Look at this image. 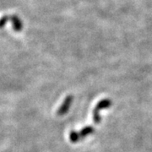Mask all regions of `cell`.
Returning <instances> with one entry per match:
<instances>
[{
    "label": "cell",
    "mask_w": 152,
    "mask_h": 152,
    "mask_svg": "<svg viewBox=\"0 0 152 152\" xmlns=\"http://www.w3.org/2000/svg\"><path fill=\"white\" fill-rule=\"evenodd\" d=\"M69 140L72 143H77L78 141H80V139L79 136V133L76 131H71L69 133Z\"/></svg>",
    "instance_id": "obj_5"
},
{
    "label": "cell",
    "mask_w": 152,
    "mask_h": 152,
    "mask_svg": "<svg viewBox=\"0 0 152 152\" xmlns=\"http://www.w3.org/2000/svg\"><path fill=\"white\" fill-rule=\"evenodd\" d=\"M10 20H12L15 30V31H20L22 29V23L20 20L16 16H10Z\"/></svg>",
    "instance_id": "obj_4"
},
{
    "label": "cell",
    "mask_w": 152,
    "mask_h": 152,
    "mask_svg": "<svg viewBox=\"0 0 152 152\" xmlns=\"http://www.w3.org/2000/svg\"><path fill=\"white\" fill-rule=\"evenodd\" d=\"M94 131H95V129H94V128H93L92 126H87V127L83 128L80 132H78L79 133V136H80V139L82 140L83 138H86L87 135H89L91 134H93Z\"/></svg>",
    "instance_id": "obj_3"
},
{
    "label": "cell",
    "mask_w": 152,
    "mask_h": 152,
    "mask_svg": "<svg viewBox=\"0 0 152 152\" xmlns=\"http://www.w3.org/2000/svg\"><path fill=\"white\" fill-rule=\"evenodd\" d=\"M73 100H74V96H66V98L64 100V102L62 103V105L59 107V109L58 110L57 114L59 115V116H63V115H65L69 110L70 108L71 105L73 103Z\"/></svg>",
    "instance_id": "obj_2"
},
{
    "label": "cell",
    "mask_w": 152,
    "mask_h": 152,
    "mask_svg": "<svg viewBox=\"0 0 152 152\" xmlns=\"http://www.w3.org/2000/svg\"><path fill=\"white\" fill-rule=\"evenodd\" d=\"M111 106H112V102L110 99H103L96 104V106L93 110V121L95 124H100V122H101L100 111L102 109L108 108Z\"/></svg>",
    "instance_id": "obj_1"
}]
</instances>
